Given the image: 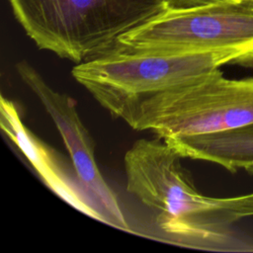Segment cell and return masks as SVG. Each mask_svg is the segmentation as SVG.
I'll list each match as a JSON object with an SVG mask.
<instances>
[{"instance_id": "10", "label": "cell", "mask_w": 253, "mask_h": 253, "mask_svg": "<svg viewBox=\"0 0 253 253\" xmlns=\"http://www.w3.org/2000/svg\"><path fill=\"white\" fill-rule=\"evenodd\" d=\"M249 173H251V174H253V170H252V171H250V172H249Z\"/></svg>"}, {"instance_id": "2", "label": "cell", "mask_w": 253, "mask_h": 253, "mask_svg": "<svg viewBox=\"0 0 253 253\" xmlns=\"http://www.w3.org/2000/svg\"><path fill=\"white\" fill-rule=\"evenodd\" d=\"M41 49L82 63L107 54L130 31L169 10L166 0H9Z\"/></svg>"}, {"instance_id": "7", "label": "cell", "mask_w": 253, "mask_h": 253, "mask_svg": "<svg viewBox=\"0 0 253 253\" xmlns=\"http://www.w3.org/2000/svg\"><path fill=\"white\" fill-rule=\"evenodd\" d=\"M0 126L50 191L83 214L109 224L107 214L86 190L73 164L36 136L23 123L15 103L3 95L0 101Z\"/></svg>"}, {"instance_id": "9", "label": "cell", "mask_w": 253, "mask_h": 253, "mask_svg": "<svg viewBox=\"0 0 253 253\" xmlns=\"http://www.w3.org/2000/svg\"><path fill=\"white\" fill-rule=\"evenodd\" d=\"M169 9H186L206 5L221 0H166Z\"/></svg>"}, {"instance_id": "8", "label": "cell", "mask_w": 253, "mask_h": 253, "mask_svg": "<svg viewBox=\"0 0 253 253\" xmlns=\"http://www.w3.org/2000/svg\"><path fill=\"white\" fill-rule=\"evenodd\" d=\"M183 158L218 164L230 172L253 170V123L207 134L164 140Z\"/></svg>"}, {"instance_id": "5", "label": "cell", "mask_w": 253, "mask_h": 253, "mask_svg": "<svg viewBox=\"0 0 253 253\" xmlns=\"http://www.w3.org/2000/svg\"><path fill=\"white\" fill-rule=\"evenodd\" d=\"M119 46L160 52L223 48L253 51V0H221L169 9L124 35Z\"/></svg>"}, {"instance_id": "3", "label": "cell", "mask_w": 253, "mask_h": 253, "mask_svg": "<svg viewBox=\"0 0 253 253\" xmlns=\"http://www.w3.org/2000/svg\"><path fill=\"white\" fill-rule=\"evenodd\" d=\"M228 63L253 68V51L223 48L203 51H113L78 63L72 76L110 114L124 120L143 99L191 82Z\"/></svg>"}, {"instance_id": "4", "label": "cell", "mask_w": 253, "mask_h": 253, "mask_svg": "<svg viewBox=\"0 0 253 253\" xmlns=\"http://www.w3.org/2000/svg\"><path fill=\"white\" fill-rule=\"evenodd\" d=\"M166 140L253 123V77L229 79L219 68L140 101L124 119Z\"/></svg>"}, {"instance_id": "6", "label": "cell", "mask_w": 253, "mask_h": 253, "mask_svg": "<svg viewBox=\"0 0 253 253\" xmlns=\"http://www.w3.org/2000/svg\"><path fill=\"white\" fill-rule=\"evenodd\" d=\"M16 70L54 123L80 181L104 210L109 225L130 231L117 195L99 170L94 140L79 117L75 100L51 88L28 61L21 60L16 63Z\"/></svg>"}, {"instance_id": "1", "label": "cell", "mask_w": 253, "mask_h": 253, "mask_svg": "<svg viewBox=\"0 0 253 253\" xmlns=\"http://www.w3.org/2000/svg\"><path fill=\"white\" fill-rule=\"evenodd\" d=\"M183 157L164 140L138 139L124 162L126 191L152 211L160 231L175 244L211 251H253L231 226L253 216V192L214 198L201 194Z\"/></svg>"}]
</instances>
